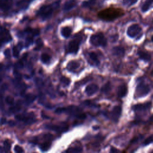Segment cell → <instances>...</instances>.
I'll return each instance as SVG.
<instances>
[{"instance_id":"obj_1","label":"cell","mask_w":153,"mask_h":153,"mask_svg":"<svg viewBox=\"0 0 153 153\" xmlns=\"http://www.w3.org/2000/svg\"><path fill=\"white\" fill-rule=\"evenodd\" d=\"M123 15L124 12L121 9L114 7L104 9L100 11L98 14V16L99 19L107 22L113 21Z\"/></svg>"},{"instance_id":"obj_2","label":"cell","mask_w":153,"mask_h":153,"mask_svg":"<svg viewBox=\"0 0 153 153\" xmlns=\"http://www.w3.org/2000/svg\"><path fill=\"white\" fill-rule=\"evenodd\" d=\"M60 1H56L53 4L44 5L41 6L37 11V15L43 20H46L51 17L53 12L56 10L60 5Z\"/></svg>"},{"instance_id":"obj_3","label":"cell","mask_w":153,"mask_h":153,"mask_svg":"<svg viewBox=\"0 0 153 153\" xmlns=\"http://www.w3.org/2000/svg\"><path fill=\"white\" fill-rule=\"evenodd\" d=\"M90 43L95 46L105 47L107 44V40L102 33L94 34L90 37Z\"/></svg>"},{"instance_id":"obj_4","label":"cell","mask_w":153,"mask_h":153,"mask_svg":"<svg viewBox=\"0 0 153 153\" xmlns=\"http://www.w3.org/2000/svg\"><path fill=\"white\" fill-rule=\"evenodd\" d=\"M65 112H68L71 115L79 119H84L86 118V115L83 112L82 109L75 105H71L68 108H66Z\"/></svg>"},{"instance_id":"obj_5","label":"cell","mask_w":153,"mask_h":153,"mask_svg":"<svg viewBox=\"0 0 153 153\" xmlns=\"http://www.w3.org/2000/svg\"><path fill=\"white\" fill-rule=\"evenodd\" d=\"M150 91L149 87L144 83H140L136 88L135 96L136 98H142L147 95Z\"/></svg>"},{"instance_id":"obj_6","label":"cell","mask_w":153,"mask_h":153,"mask_svg":"<svg viewBox=\"0 0 153 153\" xmlns=\"http://www.w3.org/2000/svg\"><path fill=\"white\" fill-rule=\"evenodd\" d=\"M142 31V28L138 24H133L131 25L128 30L127 34L131 38H135L138 36Z\"/></svg>"},{"instance_id":"obj_7","label":"cell","mask_w":153,"mask_h":153,"mask_svg":"<svg viewBox=\"0 0 153 153\" xmlns=\"http://www.w3.org/2000/svg\"><path fill=\"white\" fill-rule=\"evenodd\" d=\"M81 40V38H77L70 41L68 46V51L71 53H77L79 49Z\"/></svg>"},{"instance_id":"obj_8","label":"cell","mask_w":153,"mask_h":153,"mask_svg":"<svg viewBox=\"0 0 153 153\" xmlns=\"http://www.w3.org/2000/svg\"><path fill=\"white\" fill-rule=\"evenodd\" d=\"M1 34V43L2 44L9 42L12 39L9 30L3 26H1V34Z\"/></svg>"},{"instance_id":"obj_9","label":"cell","mask_w":153,"mask_h":153,"mask_svg":"<svg viewBox=\"0 0 153 153\" xmlns=\"http://www.w3.org/2000/svg\"><path fill=\"white\" fill-rule=\"evenodd\" d=\"M122 108L120 105L115 106L111 111V118L114 122H117L121 116Z\"/></svg>"},{"instance_id":"obj_10","label":"cell","mask_w":153,"mask_h":153,"mask_svg":"<svg viewBox=\"0 0 153 153\" xmlns=\"http://www.w3.org/2000/svg\"><path fill=\"white\" fill-rule=\"evenodd\" d=\"M151 105H152V102H148L144 104H139L135 105L132 107V109L135 111H146L151 108Z\"/></svg>"},{"instance_id":"obj_11","label":"cell","mask_w":153,"mask_h":153,"mask_svg":"<svg viewBox=\"0 0 153 153\" xmlns=\"http://www.w3.org/2000/svg\"><path fill=\"white\" fill-rule=\"evenodd\" d=\"M99 90V87L96 84H91L87 86L86 88V94L88 96H92L95 94Z\"/></svg>"},{"instance_id":"obj_12","label":"cell","mask_w":153,"mask_h":153,"mask_svg":"<svg viewBox=\"0 0 153 153\" xmlns=\"http://www.w3.org/2000/svg\"><path fill=\"white\" fill-rule=\"evenodd\" d=\"M34 115H17L16 116V118L20 121H23L25 123H33L34 120Z\"/></svg>"},{"instance_id":"obj_13","label":"cell","mask_w":153,"mask_h":153,"mask_svg":"<svg viewBox=\"0 0 153 153\" xmlns=\"http://www.w3.org/2000/svg\"><path fill=\"white\" fill-rule=\"evenodd\" d=\"M77 5V1L75 0H70L65 3L63 6V10L64 12H68L71 9H74Z\"/></svg>"},{"instance_id":"obj_14","label":"cell","mask_w":153,"mask_h":153,"mask_svg":"<svg viewBox=\"0 0 153 153\" xmlns=\"http://www.w3.org/2000/svg\"><path fill=\"white\" fill-rule=\"evenodd\" d=\"M113 55L118 57H123L125 54V50L123 47L120 46L114 47L112 50Z\"/></svg>"},{"instance_id":"obj_15","label":"cell","mask_w":153,"mask_h":153,"mask_svg":"<svg viewBox=\"0 0 153 153\" xmlns=\"http://www.w3.org/2000/svg\"><path fill=\"white\" fill-rule=\"evenodd\" d=\"M127 94H128V87H127V86L125 84L121 85L118 87V92H117L118 96L120 98H124L126 96Z\"/></svg>"},{"instance_id":"obj_16","label":"cell","mask_w":153,"mask_h":153,"mask_svg":"<svg viewBox=\"0 0 153 153\" xmlns=\"http://www.w3.org/2000/svg\"><path fill=\"white\" fill-rule=\"evenodd\" d=\"M47 128L51 129V130H53V131H54L56 132H65V131H68V126H66V125H64L62 126H57V125H51V126H47Z\"/></svg>"},{"instance_id":"obj_17","label":"cell","mask_w":153,"mask_h":153,"mask_svg":"<svg viewBox=\"0 0 153 153\" xmlns=\"http://www.w3.org/2000/svg\"><path fill=\"white\" fill-rule=\"evenodd\" d=\"M138 54L141 59L146 61V62H148L151 59V56L149 53L142 50H139L138 51Z\"/></svg>"},{"instance_id":"obj_18","label":"cell","mask_w":153,"mask_h":153,"mask_svg":"<svg viewBox=\"0 0 153 153\" xmlns=\"http://www.w3.org/2000/svg\"><path fill=\"white\" fill-rule=\"evenodd\" d=\"M80 66V64L77 61H71L67 65V68L70 71H74Z\"/></svg>"},{"instance_id":"obj_19","label":"cell","mask_w":153,"mask_h":153,"mask_svg":"<svg viewBox=\"0 0 153 153\" xmlns=\"http://www.w3.org/2000/svg\"><path fill=\"white\" fill-rule=\"evenodd\" d=\"M72 29L70 26H65L61 29V34H62V36L66 38L70 37Z\"/></svg>"},{"instance_id":"obj_20","label":"cell","mask_w":153,"mask_h":153,"mask_svg":"<svg viewBox=\"0 0 153 153\" xmlns=\"http://www.w3.org/2000/svg\"><path fill=\"white\" fill-rule=\"evenodd\" d=\"M51 145V141H45L40 145V148L42 151H46L49 149Z\"/></svg>"},{"instance_id":"obj_21","label":"cell","mask_w":153,"mask_h":153,"mask_svg":"<svg viewBox=\"0 0 153 153\" xmlns=\"http://www.w3.org/2000/svg\"><path fill=\"white\" fill-rule=\"evenodd\" d=\"M153 4V0H146L145 2L144 3V4L142 6V11L143 12H147L151 5Z\"/></svg>"},{"instance_id":"obj_22","label":"cell","mask_w":153,"mask_h":153,"mask_svg":"<svg viewBox=\"0 0 153 153\" xmlns=\"http://www.w3.org/2000/svg\"><path fill=\"white\" fill-rule=\"evenodd\" d=\"M97 0H87L83 2L82 6L86 8H90L94 6L96 3Z\"/></svg>"},{"instance_id":"obj_23","label":"cell","mask_w":153,"mask_h":153,"mask_svg":"<svg viewBox=\"0 0 153 153\" xmlns=\"http://www.w3.org/2000/svg\"><path fill=\"white\" fill-rule=\"evenodd\" d=\"M89 57L90 58V59L94 62V63H95L97 65H98L99 64V60L98 58V56L96 55V54L95 52H91L89 53Z\"/></svg>"},{"instance_id":"obj_24","label":"cell","mask_w":153,"mask_h":153,"mask_svg":"<svg viewBox=\"0 0 153 153\" xmlns=\"http://www.w3.org/2000/svg\"><path fill=\"white\" fill-rule=\"evenodd\" d=\"M36 99V96L33 94H28L25 97V100L28 104H32L35 101Z\"/></svg>"},{"instance_id":"obj_25","label":"cell","mask_w":153,"mask_h":153,"mask_svg":"<svg viewBox=\"0 0 153 153\" xmlns=\"http://www.w3.org/2000/svg\"><path fill=\"white\" fill-rule=\"evenodd\" d=\"M111 90V83L109 82H107L104 85V86L101 88L102 92L105 94H107Z\"/></svg>"},{"instance_id":"obj_26","label":"cell","mask_w":153,"mask_h":153,"mask_svg":"<svg viewBox=\"0 0 153 153\" xmlns=\"http://www.w3.org/2000/svg\"><path fill=\"white\" fill-rule=\"evenodd\" d=\"M41 59L43 63L46 64V63H49L50 62V60L51 59V57L49 54H48L47 53H43L41 56Z\"/></svg>"},{"instance_id":"obj_27","label":"cell","mask_w":153,"mask_h":153,"mask_svg":"<svg viewBox=\"0 0 153 153\" xmlns=\"http://www.w3.org/2000/svg\"><path fill=\"white\" fill-rule=\"evenodd\" d=\"M138 0H123V5L130 7L134 4H135Z\"/></svg>"},{"instance_id":"obj_28","label":"cell","mask_w":153,"mask_h":153,"mask_svg":"<svg viewBox=\"0 0 153 153\" xmlns=\"http://www.w3.org/2000/svg\"><path fill=\"white\" fill-rule=\"evenodd\" d=\"M6 103L9 105H13L15 103V99L14 98L10 95H8L5 98Z\"/></svg>"},{"instance_id":"obj_29","label":"cell","mask_w":153,"mask_h":153,"mask_svg":"<svg viewBox=\"0 0 153 153\" xmlns=\"http://www.w3.org/2000/svg\"><path fill=\"white\" fill-rule=\"evenodd\" d=\"M83 151L82 148L79 146H75V147H72L68 149L67 150V152H80Z\"/></svg>"},{"instance_id":"obj_30","label":"cell","mask_w":153,"mask_h":153,"mask_svg":"<svg viewBox=\"0 0 153 153\" xmlns=\"http://www.w3.org/2000/svg\"><path fill=\"white\" fill-rule=\"evenodd\" d=\"M152 142H153V135H151L145 139V140L143 142V145L144 146L148 145Z\"/></svg>"},{"instance_id":"obj_31","label":"cell","mask_w":153,"mask_h":153,"mask_svg":"<svg viewBox=\"0 0 153 153\" xmlns=\"http://www.w3.org/2000/svg\"><path fill=\"white\" fill-rule=\"evenodd\" d=\"M36 44H37L36 48H37V50L40 49L41 47L43 46V41L41 40V39H40V38L37 39V41H36Z\"/></svg>"},{"instance_id":"obj_32","label":"cell","mask_w":153,"mask_h":153,"mask_svg":"<svg viewBox=\"0 0 153 153\" xmlns=\"http://www.w3.org/2000/svg\"><path fill=\"white\" fill-rule=\"evenodd\" d=\"M61 82H62L63 84H64L66 86H68L70 83V80L69 78L65 77H62L61 78Z\"/></svg>"},{"instance_id":"obj_33","label":"cell","mask_w":153,"mask_h":153,"mask_svg":"<svg viewBox=\"0 0 153 153\" xmlns=\"http://www.w3.org/2000/svg\"><path fill=\"white\" fill-rule=\"evenodd\" d=\"M13 56L15 57H18L19 56V50L17 48V47H13Z\"/></svg>"},{"instance_id":"obj_34","label":"cell","mask_w":153,"mask_h":153,"mask_svg":"<svg viewBox=\"0 0 153 153\" xmlns=\"http://www.w3.org/2000/svg\"><path fill=\"white\" fill-rule=\"evenodd\" d=\"M65 112H66V108L59 107V108H57L55 110V112L57 113V114H61V113Z\"/></svg>"},{"instance_id":"obj_35","label":"cell","mask_w":153,"mask_h":153,"mask_svg":"<svg viewBox=\"0 0 153 153\" xmlns=\"http://www.w3.org/2000/svg\"><path fill=\"white\" fill-rule=\"evenodd\" d=\"M14 151L15 152H24V150L23 149V148L20 146H19V145H16L15 146V148H14Z\"/></svg>"},{"instance_id":"obj_36","label":"cell","mask_w":153,"mask_h":153,"mask_svg":"<svg viewBox=\"0 0 153 153\" xmlns=\"http://www.w3.org/2000/svg\"><path fill=\"white\" fill-rule=\"evenodd\" d=\"M4 149H6V151H8L9 149H10L11 145H10V144L9 142L8 141H6L4 142Z\"/></svg>"},{"instance_id":"obj_37","label":"cell","mask_w":153,"mask_h":153,"mask_svg":"<svg viewBox=\"0 0 153 153\" xmlns=\"http://www.w3.org/2000/svg\"><path fill=\"white\" fill-rule=\"evenodd\" d=\"M32 43H33V38L30 37H27L26 40V46H29Z\"/></svg>"},{"instance_id":"obj_38","label":"cell","mask_w":153,"mask_h":153,"mask_svg":"<svg viewBox=\"0 0 153 153\" xmlns=\"http://www.w3.org/2000/svg\"><path fill=\"white\" fill-rule=\"evenodd\" d=\"M4 54L7 58H10V50L9 49H6L4 51Z\"/></svg>"},{"instance_id":"obj_39","label":"cell","mask_w":153,"mask_h":153,"mask_svg":"<svg viewBox=\"0 0 153 153\" xmlns=\"http://www.w3.org/2000/svg\"><path fill=\"white\" fill-rule=\"evenodd\" d=\"M23 63L22 62V61H20V62H18V63H17V64H16V67H17V68H21L23 67Z\"/></svg>"},{"instance_id":"obj_40","label":"cell","mask_w":153,"mask_h":153,"mask_svg":"<svg viewBox=\"0 0 153 153\" xmlns=\"http://www.w3.org/2000/svg\"><path fill=\"white\" fill-rule=\"evenodd\" d=\"M7 87H8V85H7V84H3L2 86H1V91H3L6 90L7 88Z\"/></svg>"},{"instance_id":"obj_41","label":"cell","mask_w":153,"mask_h":153,"mask_svg":"<svg viewBox=\"0 0 153 153\" xmlns=\"http://www.w3.org/2000/svg\"><path fill=\"white\" fill-rule=\"evenodd\" d=\"M9 126H12V127L16 125V123H15V122L14 121H13V120H10V121L9 122Z\"/></svg>"},{"instance_id":"obj_42","label":"cell","mask_w":153,"mask_h":153,"mask_svg":"<svg viewBox=\"0 0 153 153\" xmlns=\"http://www.w3.org/2000/svg\"><path fill=\"white\" fill-rule=\"evenodd\" d=\"M119 151H120L119 150H118L117 149H116L115 148H113V147L111 148V149L110 151L111 152H119Z\"/></svg>"},{"instance_id":"obj_43","label":"cell","mask_w":153,"mask_h":153,"mask_svg":"<svg viewBox=\"0 0 153 153\" xmlns=\"http://www.w3.org/2000/svg\"><path fill=\"white\" fill-rule=\"evenodd\" d=\"M6 122V118H1V125H4L5 123Z\"/></svg>"},{"instance_id":"obj_44","label":"cell","mask_w":153,"mask_h":153,"mask_svg":"<svg viewBox=\"0 0 153 153\" xmlns=\"http://www.w3.org/2000/svg\"><path fill=\"white\" fill-rule=\"evenodd\" d=\"M151 75L153 77V69H152V70L151 71Z\"/></svg>"},{"instance_id":"obj_45","label":"cell","mask_w":153,"mask_h":153,"mask_svg":"<svg viewBox=\"0 0 153 153\" xmlns=\"http://www.w3.org/2000/svg\"><path fill=\"white\" fill-rule=\"evenodd\" d=\"M151 40H152V41L153 42V36H152V37H151Z\"/></svg>"}]
</instances>
